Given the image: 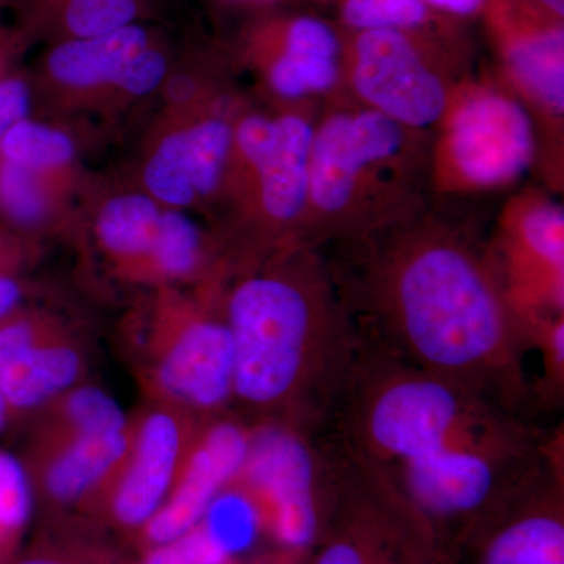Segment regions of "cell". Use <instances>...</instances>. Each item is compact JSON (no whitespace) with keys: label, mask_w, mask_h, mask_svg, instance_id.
Segmentation results:
<instances>
[{"label":"cell","mask_w":564,"mask_h":564,"mask_svg":"<svg viewBox=\"0 0 564 564\" xmlns=\"http://www.w3.org/2000/svg\"><path fill=\"white\" fill-rule=\"evenodd\" d=\"M563 437L543 470L466 547L475 564H564Z\"/></svg>","instance_id":"obj_15"},{"label":"cell","mask_w":564,"mask_h":564,"mask_svg":"<svg viewBox=\"0 0 564 564\" xmlns=\"http://www.w3.org/2000/svg\"><path fill=\"white\" fill-rule=\"evenodd\" d=\"M66 332H69L68 325L55 315L17 311L0 322V370L36 345Z\"/></svg>","instance_id":"obj_31"},{"label":"cell","mask_w":564,"mask_h":564,"mask_svg":"<svg viewBox=\"0 0 564 564\" xmlns=\"http://www.w3.org/2000/svg\"><path fill=\"white\" fill-rule=\"evenodd\" d=\"M505 299L532 348L544 323L564 315V210L541 191L513 196L486 240Z\"/></svg>","instance_id":"obj_11"},{"label":"cell","mask_w":564,"mask_h":564,"mask_svg":"<svg viewBox=\"0 0 564 564\" xmlns=\"http://www.w3.org/2000/svg\"><path fill=\"white\" fill-rule=\"evenodd\" d=\"M538 162L532 115L502 80L459 79L433 129L434 196H473L518 184Z\"/></svg>","instance_id":"obj_7"},{"label":"cell","mask_w":564,"mask_h":564,"mask_svg":"<svg viewBox=\"0 0 564 564\" xmlns=\"http://www.w3.org/2000/svg\"><path fill=\"white\" fill-rule=\"evenodd\" d=\"M340 18L350 32L422 33L433 21L434 10L423 0H343Z\"/></svg>","instance_id":"obj_28"},{"label":"cell","mask_w":564,"mask_h":564,"mask_svg":"<svg viewBox=\"0 0 564 564\" xmlns=\"http://www.w3.org/2000/svg\"><path fill=\"white\" fill-rule=\"evenodd\" d=\"M261 69L267 90L285 106L333 98L343 88V36L321 18H293Z\"/></svg>","instance_id":"obj_17"},{"label":"cell","mask_w":564,"mask_h":564,"mask_svg":"<svg viewBox=\"0 0 564 564\" xmlns=\"http://www.w3.org/2000/svg\"><path fill=\"white\" fill-rule=\"evenodd\" d=\"M162 209L147 192L120 193L102 204L96 215V239L118 276L143 280Z\"/></svg>","instance_id":"obj_20"},{"label":"cell","mask_w":564,"mask_h":564,"mask_svg":"<svg viewBox=\"0 0 564 564\" xmlns=\"http://www.w3.org/2000/svg\"><path fill=\"white\" fill-rule=\"evenodd\" d=\"M169 73V61L162 51L148 46L128 63L120 77L115 82L113 90L128 98H143L158 90Z\"/></svg>","instance_id":"obj_33"},{"label":"cell","mask_w":564,"mask_h":564,"mask_svg":"<svg viewBox=\"0 0 564 564\" xmlns=\"http://www.w3.org/2000/svg\"><path fill=\"white\" fill-rule=\"evenodd\" d=\"M58 176L0 161V212L21 232L40 231L54 217Z\"/></svg>","instance_id":"obj_26"},{"label":"cell","mask_w":564,"mask_h":564,"mask_svg":"<svg viewBox=\"0 0 564 564\" xmlns=\"http://www.w3.org/2000/svg\"><path fill=\"white\" fill-rule=\"evenodd\" d=\"M524 415L362 340L329 430L347 454L392 469L524 426Z\"/></svg>","instance_id":"obj_4"},{"label":"cell","mask_w":564,"mask_h":564,"mask_svg":"<svg viewBox=\"0 0 564 564\" xmlns=\"http://www.w3.org/2000/svg\"><path fill=\"white\" fill-rule=\"evenodd\" d=\"M250 440V423L232 411L203 419L172 491L133 538L137 551L169 543L198 525L215 497L242 469Z\"/></svg>","instance_id":"obj_14"},{"label":"cell","mask_w":564,"mask_h":564,"mask_svg":"<svg viewBox=\"0 0 564 564\" xmlns=\"http://www.w3.org/2000/svg\"><path fill=\"white\" fill-rule=\"evenodd\" d=\"M317 111L291 104L269 115L240 111L221 193L231 198L234 229L223 252L228 272L296 248L306 209Z\"/></svg>","instance_id":"obj_6"},{"label":"cell","mask_w":564,"mask_h":564,"mask_svg":"<svg viewBox=\"0 0 564 564\" xmlns=\"http://www.w3.org/2000/svg\"><path fill=\"white\" fill-rule=\"evenodd\" d=\"M137 13L135 0H69L65 25L74 39H91L128 28Z\"/></svg>","instance_id":"obj_30"},{"label":"cell","mask_w":564,"mask_h":564,"mask_svg":"<svg viewBox=\"0 0 564 564\" xmlns=\"http://www.w3.org/2000/svg\"><path fill=\"white\" fill-rule=\"evenodd\" d=\"M144 192L169 209H187L198 203L193 187L185 124L170 129L155 141L143 173Z\"/></svg>","instance_id":"obj_25"},{"label":"cell","mask_w":564,"mask_h":564,"mask_svg":"<svg viewBox=\"0 0 564 564\" xmlns=\"http://www.w3.org/2000/svg\"><path fill=\"white\" fill-rule=\"evenodd\" d=\"M35 415L32 440L88 436L120 432L129 425L117 400L88 383L74 386Z\"/></svg>","instance_id":"obj_23"},{"label":"cell","mask_w":564,"mask_h":564,"mask_svg":"<svg viewBox=\"0 0 564 564\" xmlns=\"http://www.w3.org/2000/svg\"><path fill=\"white\" fill-rule=\"evenodd\" d=\"M250 425V448L231 481L254 507L262 540L273 547L314 549L333 510L339 448L332 436L321 443L322 434L280 423Z\"/></svg>","instance_id":"obj_8"},{"label":"cell","mask_w":564,"mask_h":564,"mask_svg":"<svg viewBox=\"0 0 564 564\" xmlns=\"http://www.w3.org/2000/svg\"><path fill=\"white\" fill-rule=\"evenodd\" d=\"M313 549L273 547L270 545L262 554L240 556L231 564H307Z\"/></svg>","instance_id":"obj_35"},{"label":"cell","mask_w":564,"mask_h":564,"mask_svg":"<svg viewBox=\"0 0 564 564\" xmlns=\"http://www.w3.org/2000/svg\"><path fill=\"white\" fill-rule=\"evenodd\" d=\"M343 39V88L352 101L391 120L433 131L456 82L422 33L350 32Z\"/></svg>","instance_id":"obj_10"},{"label":"cell","mask_w":564,"mask_h":564,"mask_svg":"<svg viewBox=\"0 0 564 564\" xmlns=\"http://www.w3.org/2000/svg\"><path fill=\"white\" fill-rule=\"evenodd\" d=\"M7 419H9V411H7L6 400H3L2 393H0V430L6 425Z\"/></svg>","instance_id":"obj_40"},{"label":"cell","mask_w":564,"mask_h":564,"mask_svg":"<svg viewBox=\"0 0 564 564\" xmlns=\"http://www.w3.org/2000/svg\"><path fill=\"white\" fill-rule=\"evenodd\" d=\"M433 131H417L340 91L317 111L296 248L325 250L414 217L432 203Z\"/></svg>","instance_id":"obj_3"},{"label":"cell","mask_w":564,"mask_h":564,"mask_svg":"<svg viewBox=\"0 0 564 564\" xmlns=\"http://www.w3.org/2000/svg\"><path fill=\"white\" fill-rule=\"evenodd\" d=\"M221 270L225 267L212 261L204 232L191 215L163 207L141 284H154V288L198 284Z\"/></svg>","instance_id":"obj_21"},{"label":"cell","mask_w":564,"mask_h":564,"mask_svg":"<svg viewBox=\"0 0 564 564\" xmlns=\"http://www.w3.org/2000/svg\"><path fill=\"white\" fill-rule=\"evenodd\" d=\"M25 285L14 274L0 273V322L21 310Z\"/></svg>","instance_id":"obj_37"},{"label":"cell","mask_w":564,"mask_h":564,"mask_svg":"<svg viewBox=\"0 0 564 564\" xmlns=\"http://www.w3.org/2000/svg\"><path fill=\"white\" fill-rule=\"evenodd\" d=\"M500 80L532 115L538 133V161L563 165L564 32L563 21L540 10L529 18H497ZM562 176V173H560Z\"/></svg>","instance_id":"obj_13"},{"label":"cell","mask_w":564,"mask_h":564,"mask_svg":"<svg viewBox=\"0 0 564 564\" xmlns=\"http://www.w3.org/2000/svg\"><path fill=\"white\" fill-rule=\"evenodd\" d=\"M532 348L540 351L543 364V373L532 386L534 403L558 408L564 393V315L538 329Z\"/></svg>","instance_id":"obj_32"},{"label":"cell","mask_w":564,"mask_h":564,"mask_svg":"<svg viewBox=\"0 0 564 564\" xmlns=\"http://www.w3.org/2000/svg\"><path fill=\"white\" fill-rule=\"evenodd\" d=\"M337 448L333 510L307 564H458L391 475Z\"/></svg>","instance_id":"obj_9"},{"label":"cell","mask_w":564,"mask_h":564,"mask_svg":"<svg viewBox=\"0 0 564 564\" xmlns=\"http://www.w3.org/2000/svg\"><path fill=\"white\" fill-rule=\"evenodd\" d=\"M236 117L207 111L185 124L193 187L198 202L221 195L231 162Z\"/></svg>","instance_id":"obj_24"},{"label":"cell","mask_w":564,"mask_h":564,"mask_svg":"<svg viewBox=\"0 0 564 564\" xmlns=\"http://www.w3.org/2000/svg\"><path fill=\"white\" fill-rule=\"evenodd\" d=\"M129 441L131 417L120 432L32 440L22 464L44 518L79 514L117 469Z\"/></svg>","instance_id":"obj_16"},{"label":"cell","mask_w":564,"mask_h":564,"mask_svg":"<svg viewBox=\"0 0 564 564\" xmlns=\"http://www.w3.org/2000/svg\"><path fill=\"white\" fill-rule=\"evenodd\" d=\"M148 46V32L131 24L109 35L65 41L47 55L46 70L54 84L65 90L113 88L122 69Z\"/></svg>","instance_id":"obj_19"},{"label":"cell","mask_w":564,"mask_h":564,"mask_svg":"<svg viewBox=\"0 0 564 564\" xmlns=\"http://www.w3.org/2000/svg\"><path fill=\"white\" fill-rule=\"evenodd\" d=\"M135 558L80 514L46 519L43 530L9 564H133Z\"/></svg>","instance_id":"obj_22"},{"label":"cell","mask_w":564,"mask_h":564,"mask_svg":"<svg viewBox=\"0 0 564 564\" xmlns=\"http://www.w3.org/2000/svg\"><path fill=\"white\" fill-rule=\"evenodd\" d=\"M430 9L451 17H474L488 6L489 0H423Z\"/></svg>","instance_id":"obj_38"},{"label":"cell","mask_w":564,"mask_h":564,"mask_svg":"<svg viewBox=\"0 0 564 564\" xmlns=\"http://www.w3.org/2000/svg\"><path fill=\"white\" fill-rule=\"evenodd\" d=\"M226 273L191 292L159 288L124 326L122 348L148 402L196 417L232 411L234 344L225 313Z\"/></svg>","instance_id":"obj_5"},{"label":"cell","mask_w":564,"mask_h":564,"mask_svg":"<svg viewBox=\"0 0 564 564\" xmlns=\"http://www.w3.org/2000/svg\"><path fill=\"white\" fill-rule=\"evenodd\" d=\"M29 247L13 234L0 232V273L17 274L25 262Z\"/></svg>","instance_id":"obj_36"},{"label":"cell","mask_w":564,"mask_h":564,"mask_svg":"<svg viewBox=\"0 0 564 564\" xmlns=\"http://www.w3.org/2000/svg\"><path fill=\"white\" fill-rule=\"evenodd\" d=\"M202 422L177 408L147 402L131 417L128 452L79 514L132 543L172 491Z\"/></svg>","instance_id":"obj_12"},{"label":"cell","mask_w":564,"mask_h":564,"mask_svg":"<svg viewBox=\"0 0 564 564\" xmlns=\"http://www.w3.org/2000/svg\"><path fill=\"white\" fill-rule=\"evenodd\" d=\"M234 402L248 423L323 434L350 384L362 339L322 251L291 248L228 274Z\"/></svg>","instance_id":"obj_2"},{"label":"cell","mask_w":564,"mask_h":564,"mask_svg":"<svg viewBox=\"0 0 564 564\" xmlns=\"http://www.w3.org/2000/svg\"><path fill=\"white\" fill-rule=\"evenodd\" d=\"M325 250L362 340L516 414L534 403L529 340L469 221L432 202L383 231Z\"/></svg>","instance_id":"obj_1"},{"label":"cell","mask_w":564,"mask_h":564,"mask_svg":"<svg viewBox=\"0 0 564 564\" xmlns=\"http://www.w3.org/2000/svg\"><path fill=\"white\" fill-rule=\"evenodd\" d=\"M76 155V143L69 133L31 118L14 124L0 147V161L52 176L68 172Z\"/></svg>","instance_id":"obj_27"},{"label":"cell","mask_w":564,"mask_h":564,"mask_svg":"<svg viewBox=\"0 0 564 564\" xmlns=\"http://www.w3.org/2000/svg\"><path fill=\"white\" fill-rule=\"evenodd\" d=\"M236 556L199 522L169 543L139 552L133 564H231Z\"/></svg>","instance_id":"obj_29"},{"label":"cell","mask_w":564,"mask_h":564,"mask_svg":"<svg viewBox=\"0 0 564 564\" xmlns=\"http://www.w3.org/2000/svg\"><path fill=\"white\" fill-rule=\"evenodd\" d=\"M259 2H270V0H259Z\"/></svg>","instance_id":"obj_41"},{"label":"cell","mask_w":564,"mask_h":564,"mask_svg":"<svg viewBox=\"0 0 564 564\" xmlns=\"http://www.w3.org/2000/svg\"><path fill=\"white\" fill-rule=\"evenodd\" d=\"M31 106L28 82L17 76L0 77V147L11 128L29 118Z\"/></svg>","instance_id":"obj_34"},{"label":"cell","mask_w":564,"mask_h":564,"mask_svg":"<svg viewBox=\"0 0 564 564\" xmlns=\"http://www.w3.org/2000/svg\"><path fill=\"white\" fill-rule=\"evenodd\" d=\"M87 372V348L69 329L3 367L0 393L9 415L36 414L62 393L84 383Z\"/></svg>","instance_id":"obj_18"},{"label":"cell","mask_w":564,"mask_h":564,"mask_svg":"<svg viewBox=\"0 0 564 564\" xmlns=\"http://www.w3.org/2000/svg\"><path fill=\"white\" fill-rule=\"evenodd\" d=\"M540 9H543L545 13L551 14V17L556 18V20H562L564 17V0H534Z\"/></svg>","instance_id":"obj_39"}]
</instances>
